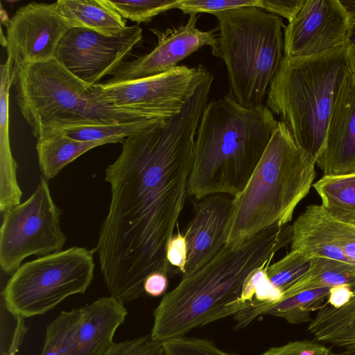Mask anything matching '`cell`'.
Segmentation results:
<instances>
[{
    "label": "cell",
    "mask_w": 355,
    "mask_h": 355,
    "mask_svg": "<svg viewBox=\"0 0 355 355\" xmlns=\"http://www.w3.org/2000/svg\"><path fill=\"white\" fill-rule=\"evenodd\" d=\"M210 88L198 81L178 113L126 138L105 169L111 200L96 250L110 296L123 304L146 294L149 275L172 274L167 249L188 195L196 136Z\"/></svg>",
    "instance_id": "cell-1"
},
{
    "label": "cell",
    "mask_w": 355,
    "mask_h": 355,
    "mask_svg": "<svg viewBox=\"0 0 355 355\" xmlns=\"http://www.w3.org/2000/svg\"><path fill=\"white\" fill-rule=\"evenodd\" d=\"M291 237V225H273L240 245H225L209 263L182 276L164 295L153 313L152 338L163 342L184 336L194 328L241 311L240 297L248 276L269 266Z\"/></svg>",
    "instance_id": "cell-2"
},
{
    "label": "cell",
    "mask_w": 355,
    "mask_h": 355,
    "mask_svg": "<svg viewBox=\"0 0 355 355\" xmlns=\"http://www.w3.org/2000/svg\"><path fill=\"white\" fill-rule=\"evenodd\" d=\"M278 121L266 107H246L230 95L207 105L194 145L188 195L234 197L245 188Z\"/></svg>",
    "instance_id": "cell-3"
},
{
    "label": "cell",
    "mask_w": 355,
    "mask_h": 355,
    "mask_svg": "<svg viewBox=\"0 0 355 355\" xmlns=\"http://www.w3.org/2000/svg\"><path fill=\"white\" fill-rule=\"evenodd\" d=\"M12 85L20 112L37 138L53 129L168 119L116 105L101 83L83 81L55 58L23 66Z\"/></svg>",
    "instance_id": "cell-4"
},
{
    "label": "cell",
    "mask_w": 355,
    "mask_h": 355,
    "mask_svg": "<svg viewBox=\"0 0 355 355\" xmlns=\"http://www.w3.org/2000/svg\"><path fill=\"white\" fill-rule=\"evenodd\" d=\"M355 71L348 43L305 58L284 59L267 94L266 107L279 116L295 141L316 163L341 86Z\"/></svg>",
    "instance_id": "cell-5"
},
{
    "label": "cell",
    "mask_w": 355,
    "mask_h": 355,
    "mask_svg": "<svg viewBox=\"0 0 355 355\" xmlns=\"http://www.w3.org/2000/svg\"><path fill=\"white\" fill-rule=\"evenodd\" d=\"M315 165L278 121L248 182L233 198L225 245L236 247L270 226L288 224L313 186Z\"/></svg>",
    "instance_id": "cell-6"
},
{
    "label": "cell",
    "mask_w": 355,
    "mask_h": 355,
    "mask_svg": "<svg viewBox=\"0 0 355 355\" xmlns=\"http://www.w3.org/2000/svg\"><path fill=\"white\" fill-rule=\"evenodd\" d=\"M213 15L220 33L212 54L226 65L230 94L242 106H263L284 59L282 18L253 6Z\"/></svg>",
    "instance_id": "cell-7"
},
{
    "label": "cell",
    "mask_w": 355,
    "mask_h": 355,
    "mask_svg": "<svg viewBox=\"0 0 355 355\" xmlns=\"http://www.w3.org/2000/svg\"><path fill=\"white\" fill-rule=\"evenodd\" d=\"M73 246L26 262L11 275L3 291L7 311L16 319L42 315L67 297L85 293L94 277V254Z\"/></svg>",
    "instance_id": "cell-8"
},
{
    "label": "cell",
    "mask_w": 355,
    "mask_h": 355,
    "mask_svg": "<svg viewBox=\"0 0 355 355\" xmlns=\"http://www.w3.org/2000/svg\"><path fill=\"white\" fill-rule=\"evenodd\" d=\"M61 213L44 177L28 199L3 213L0 266L5 273L12 275L29 256L61 251L67 239L60 227Z\"/></svg>",
    "instance_id": "cell-9"
},
{
    "label": "cell",
    "mask_w": 355,
    "mask_h": 355,
    "mask_svg": "<svg viewBox=\"0 0 355 355\" xmlns=\"http://www.w3.org/2000/svg\"><path fill=\"white\" fill-rule=\"evenodd\" d=\"M142 40L137 24L107 36L85 28H71L60 40L55 57L72 74L89 84L112 75Z\"/></svg>",
    "instance_id": "cell-10"
},
{
    "label": "cell",
    "mask_w": 355,
    "mask_h": 355,
    "mask_svg": "<svg viewBox=\"0 0 355 355\" xmlns=\"http://www.w3.org/2000/svg\"><path fill=\"white\" fill-rule=\"evenodd\" d=\"M71 28L57 2H31L19 8L6 24L4 40L12 79L23 66L54 58Z\"/></svg>",
    "instance_id": "cell-11"
},
{
    "label": "cell",
    "mask_w": 355,
    "mask_h": 355,
    "mask_svg": "<svg viewBox=\"0 0 355 355\" xmlns=\"http://www.w3.org/2000/svg\"><path fill=\"white\" fill-rule=\"evenodd\" d=\"M352 24L340 0H304L284 28V58L310 57L347 43Z\"/></svg>",
    "instance_id": "cell-12"
},
{
    "label": "cell",
    "mask_w": 355,
    "mask_h": 355,
    "mask_svg": "<svg viewBox=\"0 0 355 355\" xmlns=\"http://www.w3.org/2000/svg\"><path fill=\"white\" fill-rule=\"evenodd\" d=\"M199 15L189 14L186 24L176 28L150 31L157 36V43L148 53L123 62L103 87L130 83L167 72L178 63L204 46H209L212 53L218 44L216 29L202 31L196 27Z\"/></svg>",
    "instance_id": "cell-13"
},
{
    "label": "cell",
    "mask_w": 355,
    "mask_h": 355,
    "mask_svg": "<svg viewBox=\"0 0 355 355\" xmlns=\"http://www.w3.org/2000/svg\"><path fill=\"white\" fill-rule=\"evenodd\" d=\"M198 74V66L185 65L157 76L105 89L118 106L145 111L168 119L181 110Z\"/></svg>",
    "instance_id": "cell-14"
},
{
    "label": "cell",
    "mask_w": 355,
    "mask_h": 355,
    "mask_svg": "<svg viewBox=\"0 0 355 355\" xmlns=\"http://www.w3.org/2000/svg\"><path fill=\"white\" fill-rule=\"evenodd\" d=\"M291 250L314 259L325 257L350 263L355 250V225L338 220L321 205H308L292 225Z\"/></svg>",
    "instance_id": "cell-15"
},
{
    "label": "cell",
    "mask_w": 355,
    "mask_h": 355,
    "mask_svg": "<svg viewBox=\"0 0 355 355\" xmlns=\"http://www.w3.org/2000/svg\"><path fill=\"white\" fill-rule=\"evenodd\" d=\"M233 198L225 193H214L199 200L184 234L187 260L182 277L201 268L225 245Z\"/></svg>",
    "instance_id": "cell-16"
},
{
    "label": "cell",
    "mask_w": 355,
    "mask_h": 355,
    "mask_svg": "<svg viewBox=\"0 0 355 355\" xmlns=\"http://www.w3.org/2000/svg\"><path fill=\"white\" fill-rule=\"evenodd\" d=\"M315 164L324 175L355 173V71L347 76L339 91Z\"/></svg>",
    "instance_id": "cell-17"
},
{
    "label": "cell",
    "mask_w": 355,
    "mask_h": 355,
    "mask_svg": "<svg viewBox=\"0 0 355 355\" xmlns=\"http://www.w3.org/2000/svg\"><path fill=\"white\" fill-rule=\"evenodd\" d=\"M78 326L66 355H104L112 344L128 310L112 296L102 297L80 307Z\"/></svg>",
    "instance_id": "cell-18"
},
{
    "label": "cell",
    "mask_w": 355,
    "mask_h": 355,
    "mask_svg": "<svg viewBox=\"0 0 355 355\" xmlns=\"http://www.w3.org/2000/svg\"><path fill=\"white\" fill-rule=\"evenodd\" d=\"M0 68V210L3 214L20 204L22 192L17 180V164L9 138V91L12 78L7 60Z\"/></svg>",
    "instance_id": "cell-19"
},
{
    "label": "cell",
    "mask_w": 355,
    "mask_h": 355,
    "mask_svg": "<svg viewBox=\"0 0 355 355\" xmlns=\"http://www.w3.org/2000/svg\"><path fill=\"white\" fill-rule=\"evenodd\" d=\"M330 288H319L300 292L270 305H257L243 310L234 316L236 329L248 325L259 315H269L300 324L310 322L311 315L327 301Z\"/></svg>",
    "instance_id": "cell-20"
},
{
    "label": "cell",
    "mask_w": 355,
    "mask_h": 355,
    "mask_svg": "<svg viewBox=\"0 0 355 355\" xmlns=\"http://www.w3.org/2000/svg\"><path fill=\"white\" fill-rule=\"evenodd\" d=\"M308 331L313 340L355 354V290L345 305L335 308L326 303L309 322Z\"/></svg>",
    "instance_id": "cell-21"
},
{
    "label": "cell",
    "mask_w": 355,
    "mask_h": 355,
    "mask_svg": "<svg viewBox=\"0 0 355 355\" xmlns=\"http://www.w3.org/2000/svg\"><path fill=\"white\" fill-rule=\"evenodd\" d=\"M112 140L83 141L68 137L61 129H53L37 138L36 150L40 171L46 180H51L70 162L87 151Z\"/></svg>",
    "instance_id": "cell-22"
},
{
    "label": "cell",
    "mask_w": 355,
    "mask_h": 355,
    "mask_svg": "<svg viewBox=\"0 0 355 355\" xmlns=\"http://www.w3.org/2000/svg\"><path fill=\"white\" fill-rule=\"evenodd\" d=\"M60 12L71 28H85L107 36L119 34L126 21L107 0H58Z\"/></svg>",
    "instance_id": "cell-23"
},
{
    "label": "cell",
    "mask_w": 355,
    "mask_h": 355,
    "mask_svg": "<svg viewBox=\"0 0 355 355\" xmlns=\"http://www.w3.org/2000/svg\"><path fill=\"white\" fill-rule=\"evenodd\" d=\"M313 187L334 218L355 225V173L324 175Z\"/></svg>",
    "instance_id": "cell-24"
},
{
    "label": "cell",
    "mask_w": 355,
    "mask_h": 355,
    "mask_svg": "<svg viewBox=\"0 0 355 355\" xmlns=\"http://www.w3.org/2000/svg\"><path fill=\"white\" fill-rule=\"evenodd\" d=\"M339 285H347L355 290V264L325 257L314 258L309 270L283 293L282 299L307 290Z\"/></svg>",
    "instance_id": "cell-25"
},
{
    "label": "cell",
    "mask_w": 355,
    "mask_h": 355,
    "mask_svg": "<svg viewBox=\"0 0 355 355\" xmlns=\"http://www.w3.org/2000/svg\"><path fill=\"white\" fill-rule=\"evenodd\" d=\"M166 119H149L101 125L61 129L68 137L78 141L112 140L123 143L128 137L139 135L163 123Z\"/></svg>",
    "instance_id": "cell-26"
},
{
    "label": "cell",
    "mask_w": 355,
    "mask_h": 355,
    "mask_svg": "<svg viewBox=\"0 0 355 355\" xmlns=\"http://www.w3.org/2000/svg\"><path fill=\"white\" fill-rule=\"evenodd\" d=\"M80 314V308L63 311L48 324L40 355L67 354Z\"/></svg>",
    "instance_id": "cell-27"
},
{
    "label": "cell",
    "mask_w": 355,
    "mask_h": 355,
    "mask_svg": "<svg viewBox=\"0 0 355 355\" xmlns=\"http://www.w3.org/2000/svg\"><path fill=\"white\" fill-rule=\"evenodd\" d=\"M312 258L291 250L277 262L270 264L266 272L270 282L282 293L296 283L309 270Z\"/></svg>",
    "instance_id": "cell-28"
},
{
    "label": "cell",
    "mask_w": 355,
    "mask_h": 355,
    "mask_svg": "<svg viewBox=\"0 0 355 355\" xmlns=\"http://www.w3.org/2000/svg\"><path fill=\"white\" fill-rule=\"evenodd\" d=\"M179 0L110 1L107 2L123 18L138 24L149 22L166 11L177 8Z\"/></svg>",
    "instance_id": "cell-29"
},
{
    "label": "cell",
    "mask_w": 355,
    "mask_h": 355,
    "mask_svg": "<svg viewBox=\"0 0 355 355\" xmlns=\"http://www.w3.org/2000/svg\"><path fill=\"white\" fill-rule=\"evenodd\" d=\"M162 343L165 355H238L225 352L212 341L203 338L182 336Z\"/></svg>",
    "instance_id": "cell-30"
},
{
    "label": "cell",
    "mask_w": 355,
    "mask_h": 355,
    "mask_svg": "<svg viewBox=\"0 0 355 355\" xmlns=\"http://www.w3.org/2000/svg\"><path fill=\"white\" fill-rule=\"evenodd\" d=\"M252 6L262 8V0H179L177 8L189 15L201 12L214 14Z\"/></svg>",
    "instance_id": "cell-31"
},
{
    "label": "cell",
    "mask_w": 355,
    "mask_h": 355,
    "mask_svg": "<svg viewBox=\"0 0 355 355\" xmlns=\"http://www.w3.org/2000/svg\"><path fill=\"white\" fill-rule=\"evenodd\" d=\"M104 355H165L162 343L150 334L121 342L114 343Z\"/></svg>",
    "instance_id": "cell-32"
},
{
    "label": "cell",
    "mask_w": 355,
    "mask_h": 355,
    "mask_svg": "<svg viewBox=\"0 0 355 355\" xmlns=\"http://www.w3.org/2000/svg\"><path fill=\"white\" fill-rule=\"evenodd\" d=\"M326 345L314 340H300L272 347L261 355H330Z\"/></svg>",
    "instance_id": "cell-33"
},
{
    "label": "cell",
    "mask_w": 355,
    "mask_h": 355,
    "mask_svg": "<svg viewBox=\"0 0 355 355\" xmlns=\"http://www.w3.org/2000/svg\"><path fill=\"white\" fill-rule=\"evenodd\" d=\"M167 259L172 267H175L183 275L187 260V247L184 235H173L167 249Z\"/></svg>",
    "instance_id": "cell-34"
},
{
    "label": "cell",
    "mask_w": 355,
    "mask_h": 355,
    "mask_svg": "<svg viewBox=\"0 0 355 355\" xmlns=\"http://www.w3.org/2000/svg\"><path fill=\"white\" fill-rule=\"evenodd\" d=\"M304 0H262L263 10L291 21Z\"/></svg>",
    "instance_id": "cell-35"
},
{
    "label": "cell",
    "mask_w": 355,
    "mask_h": 355,
    "mask_svg": "<svg viewBox=\"0 0 355 355\" xmlns=\"http://www.w3.org/2000/svg\"><path fill=\"white\" fill-rule=\"evenodd\" d=\"M167 287L168 277L159 272L149 275L144 283L145 293L152 297H159L163 295Z\"/></svg>",
    "instance_id": "cell-36"
},
{
    "label": "cell",
    "mask_w": 355,
    "mask_h": 355,
    "mask_svg": "<svg viewBox=\"0 0 355 355\" xmlns=\"http://www.w3.org/2000/svg\"><path fill=\"white\" fill-rule=\"evenodd\" d=\"M354 295V290L347 285L335 286L329 289L327 303L335 308L346 304Z\"/></svg>",
    "instance_id": "cell-37"
},
{
    "label": "cell",
    "mask_w": 355,
    "mask_h": 355,
    "mask_svg": "<svg viewBox=\"0 0 355 355\" xmlns=\"http://www.w3.org/2000/svg\"><path fill=\"white\" fill-rule=\"evenodd\" d=\"M343 5L347 10L352 21H355V1L340 0Z\"/></svg>",
    "instance_id": "cell-38"
},
{
    "label": "cell",
    "mask_w": 355,
    "mask_h": 355,
    "mask_svg": "<svg viewBox=\"0 0 355 355\" xmlns=\"http://www.w3.org/2000/svg\"><path fill=\"white\" fill-rule=\"evenodd\" d=\"M347 42L355 50V21H352L349 35L348 37Z\"/></svg>",
    "instance_id": "cell-39"
},
{
    "label": "cell",
    "mask_w": 355,
    "mask_h": 355,
    "mask_svg": "<svg viewBox=\"0 0 355 355\" xmlns=\"http://www.w3.org/2000/svg\"><path fill=\"white\" fill-rule=\"evenodd\" d=\"M330 355H354V354L343 352H331Z\"/></svg>",
    "instance_id": "cell-40"
},
{
    "label": "cell",
    "mask_w": 355,
    "mask_h": 355,
    "mask_svg": "<svg viewBox=\"0 0 355 355\" xmlns=\"http://www.w3.org/2000/svg\"><path fill=\"white\" fill-rule=\"evenodd\" d=\"M354 355H355V354H354Z\"/></svg>",
    "instance_id": "cell-41"
}]
</instances>
